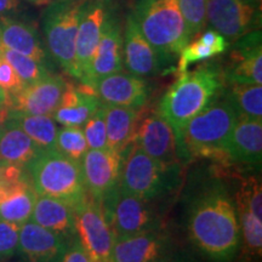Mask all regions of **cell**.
Instances as JSON below:
<instances>
[{
  "label": "cell",
  "mask_w": 262,
  "mask_h": 262,
  "mask_svg": "<svg viewBox=\"0 0 262 262\" xmlns=\"http://www.w3.org/2000/svg\"><path fill=\"white\" fill-rule=\"evenodd\" d=\"M66 248L62 235L27 221L19 227L18 250L29 262H60Z\"/></svg>",
  "instance_id": "obj_21"
},
{
  "label": "cell",
  "mask_w": 262,
  "mask_h": 262,
  "mask_svg": "<svg viewBox=\"0 0 262 262\" xmlns=\"http://www.w3.org/2000/svg\"><path fill=\"white\" fill-rule=\"evenodd\" d=\"M55 149L72 159L81 160L88 148L84 131L80 126H63L57 130Z\"/></svg>",
  "instance_id": "obj_32"
},
{
  "label": "cell",
  "mask_w": 262,
  "mask_h": 262,
  "mask_svg": "<svg viewBox=\"0 0 262 262\" xmlns=\"http://www.w3.org/2000/svg\"><path fill=\"white\" fill-rule=\"evenodd\" d=\"M124 67L123 31L118 18L108 10L104 25L95 51L90 70L89 85L94 89L97 80L122 72Z\"/></svg>",
  "instance_id": "obj_16"
},
{
  "label": "cell",
  "mask_w": 262,
  "mask_h": 262,
  "mask_svg": "<svg viewBox=\"0 0 262 262\" xmlns=\"http://www.w3.org/2000/svg\"><path fill=\"white\" fill-rule=\"evenodd\" d=\"M5 117H6V110H0V133H2L3 126H4Z\"/></svg>",
  "instance_id": "obj_43"
},
{
  "label": "cell",
  "mask_w": 262,
  "mask_h": 262,
  "mask_svg": "<svg viewBox=\"0 0 262 262\" xmlns=\"http://www.w3.org/2000/svg\"><path fill=\"white\" fill-rule=\"evenodd\" d=\"M60 262H95L91 256L81 245L80 241L75 238L71 245L66 248Z\"/></svg>",
  "instance_id": "obj_39"
},
{
  "label": "cell",
  "mask_w": 262,
  "mask_h": 262,
  "mask_svg": "<svg viewBox=\"0 0 262 262\" xmlns=\"http://www.w3.org/2000/svg\"><path fill=\"white\" fill-rule=\"evenodd\" d=\"M0 57L11 64V67L16 71L25 85L35 83V81L44 79L51 74V72L45 66L4 47L2 42H0Z\"/></svg>",
  "instance_id": "obj_30"
},
{
  "label": "cell",
  "mask_w": 262,
  "mask_h": 262,
  "mask_svg": "<svg viewBox=\"0 0 262 262\" xmlns=\"http://www.w3.org/2000/svg\"><path fill=\"white\" fill-rule=\"evenodd\" d=\"M168 238L156 228L130 237L116 239L112 262H165L168 261Z\"/></svg>",
  "instance_id": "obj_18"
},
{
  "label": "cell",
  "mask_w": 262,
  "mask_h": 262,
  "mask_svg": "<svg viewBox=\"0 0 262 262\" xmlns=\"http://www.w3.org/2000/svg\"><path fill=\"white\" fill-rule=\"evenodd\" d=\"M19 0H0V17L11 16L18 11Z\"/></svg>",
  "instance_id": "obj_40"
},
{
  "label": "cell",
  "mask_w": 262,
  "mask_h": 262,
  "mask_svg": "<svg viewBox=\"0 0 262 262\" xmlns=\"http://www.w3.org/2000/svg\"><path fill=\"white\" fill-rule=\"evenodd\" d=\"M134 142L159 163L180 168V150L175 131L158 111L137 120Z\"/></svg>",
  "instance_id": "obj_11"
},
{
  "label": "cell",
  "mask_w": 262,
  "mask_h": 262,
  "mask_svg": "<svg viewBox=\"0 0 262 262\" xmlns=\"http://www.w3.org/2000/svg\"><path fill=\"white\" fill-rule=\"evenodd\" d=\"M206 21L235 41L261 27V0H206Z\"/></svg>",
  "instance_id": "obj_9"
},
{
  "label": "cell",
  "mask_w": 262,
  "mask_h": 262,
  "mask_svg": "<svg viewBox=\"0 0 262 262\" xmlns=\"http://www.w3.org/2000/svg\"><path fill=\"white\" fill-rule=\"evenodd\" d=\"M21 226L0 220V262L14 256L18 249V234Z\"/></svg>",
  "instance_id": "obj_36"
},
{
  "label": "cell",
  "mask_w": 262,
  "mask_h": 262,
  "mask_svg": "<svg viewBox=\"0 0 262 262\" xmlns=\"http://www.w3.org/2000/svg\"><path fill=\"white\" fill-rule=\"evenodd\" d=\"M37 195L34 188L29 187L3 201L0 203V220L12 222L18 226L29 221Z\"/></svg>",
  "instance_id": "obj_29"
},
{
  "label": "cell",
  "mask_w": 262,
  "mask_h": 262,
  "mask_svg": "<svg viewBox=\"0 0 262 262\" xmlns=\"http://www.w3.org/2000/svg\"><path fill=\"white\" fill-rule=\"evenodd\" d=\"M106 120L107 147L122 153L134 141L136 124L139 120V108L114 106L102 103Z\"/></svg>",
  "instance_id": "obj_26"
},
{
  "label": "cell",
  "mask_w": 262,
  "mask_h": 262,
  "mask_svg": "<svg viewBox=\"0 0 262 262\" xmlns=\"http://www.w3.org/2000/svg\"><path fill=\"white\" fill-rule=\"evenodd\" d=\"M226 84H262L261 31L250 32L235 40L224 70Z\"/></svg>",
  "instance_id": "obj_15"
},
{
  "label": "cell",
  "mask_w": 262,
  "mask_h": 262,
  "mask_svg": "<svg viewBox=\"0 0 262 262\" xmlns=\"http://www.w3.org/2000/svg\"><path fill=\"white\" fill-rule=\"evenodd\" d=\"M102 102L89 85L68 84L57 110L52 114L55 122L63 126H83L101 107Z\"/></svg>",
  "instance_id": "obj_23"
},
{
  "label": "cell",
  "mask_w": 262,
  "mask_h": 262,
  "mask_svg": "<svg viewBox=\"0 0 262 262\" xmlns=\"http://www.w3.org/2000/svg\"><path fill=\"white\" fill-rule=\"evenodd\" d=\"M33 187L27 168L0 163V203Z\"/></svg>",
  "instance_id": "obj_31"
},
{
  "label": "cell",
  "mask_w": 262,
  "mask_h": 262,
  "mask_svg": "<svg viewBox=\"0 0 262 262\" xmlns=\"http://www.w3.org/2000/svg\"><path fill=\"white\" fill-rule=\"evenodd\" d=\"M0 42L50 70L52 57L32 24L18 21L11 16L0 17Z\"/></svg>",
  "instance_id": "obj_20"
},
{
  "label": "cell",
  "mask_w": 262,
  "mask_h": 262,
  "mask_svg": "<svg viewBox=\"0 0 262 262\" xmlns=\"http://www.w3.org/2000/svg\"><path fill=\"white\" fill-rule=\"evenodd\" d=\"M123 51L124 63L131 74L143 78L155 75L162 70L163 63L158 54L142 34L133 14L126 18Z\"/></svg>",
  "instance_id": "obj_19"
},
{
  "label": "cell",
  "mask_w": 262,
  "mask_h": 262,
  "mask_svg": "<svg viewBox=\"0 0 262 262\" xmlns=\"http://www.w3.org/2000/svg\"><path fill=\"white\" fill-rule=\"evenodd\" d=\"M88 195L101 203L119 182L120 153L108 148L88 149L80 160Z\"/></svg>",
  "instance_id": "obj_14"
},
{
  "label": "cell",
  "mask_w": 262,
  "mask_h": 262,
  "mask_svg": "<svg viewBox=\"0 0 262 262\" xmlns=\"http://www.w3.org/2000/svg\"><path fill=\"white\" fill-rule=\"evenodd\" d=\"M226 98L233 106L238 117L262 119L261 84H229Z\"/></svg>",
  "instance_id": "obj_28"
},
{
  "label": "cell",
  "mask_w": 262,
  "mask_h": 262,
  "mask_svg": "<svg viewBox=\"0 0 262 262\" xmlns=\"http://www.w3.org/2000/svg\"><path fill=\"white\" fill-rule=\"evenodd\" d=\"M189 241L211 262H233L241 245L234 201L221 183L203 189L189 208Z\"/></svg>",
  "instance_id": "obj_1"
},
{
  "label": "cell",
  "mask_w": 262,
  "mask_h": 262,
  "mask_svg": "<svg viewBox=\"0 0 262 262\" xmlns=\"http://www.w3.org/2000/svg\"><path fill=\"white\" fill-rule=\"evenodd\" d=\"M6 101H8V95L4 90L0 89V110H6Z\"/></svg>",
  "instance_id": "obj_41"
},
{
  "label": "cell",
  "mask_w": 262,
  "mask_h": 262,
  "mask_svg": "<svg viewBox=\"0 0 262 262\" xmlns=\"http://www.w3.org/2000/svg\"><path fill=\"white\" fill-rule=\"evenodd\" d=\"M94 90L102 103L133 108L145 106L149 95L148 85L142 78L123 72L97 80Z\"/></svg>",
  "instance_id": "obj_17"
},
{
  "label": "cell",
  "mask_w": 262,
  "mask_h": 262,
  "mask_svg": "<svg viewBox=\"0 0 262 262\" xmlns=\"http://www.w3.org/2000/svg\"><path fill=\"white\" fill-rule=\"evenodd\" d=\"M262 157V119L239 117L229 137L227 162L257 166Z\"/></svg>",
  "instance_id": "obj_22"
},
{
  "label": "cell",
  "mask_w": 262,
  "mask_h": 262,
  "mask_svg": "<svg viewBox=\"0 0 262 262\" xmlns=\"http://www.w3.org/2000/svg\"><path fill=\"white\" fill-rule=\"evenodd\" d=\"M108 10L106 0H86L83 6L75 41V66L78 80L85 85L90 83L91 62L102 34Z\"/></svg>",
  "instance_id": "obj_12"
},
{
  "label": "cell",
  "mask_w": 262,
  "mask_h": 262,
  "mask_svg": "<svg viewBox=\"0 0 262 262\" xmlns=\"http://www.w3.org/2000/svg\"><path fill=\"white\" fill-rule=\"evenodd\" d=\"M41 150L21 127L5 117L0 133V163L27 168Z\"/></svg>",
  "instance_id": "obj_25"
},
{
  "label": "cell",
  "mask_w": 262,
  "mask_h": 262,
  "mask_svg": "<svg viewBox=\"0 0 262 262\" xmlns=\"http://www.w3.org/2000/svg\"><path fill=\"white\" fill-rule=\"evenodd\" d=\"M199 40H201L203 44L208 45L214 49V50L217 51L219 55L224 54L228 50L229 48V41L226 39L224 35L220 34L217 31H215L214 28L206 29L204 32L199 33Z\"/></svg>",
  "instance_id": "obj_38"
},
{
  "label": "cell",
  "mask_w": 262,
  "mask_h": 262,
  "mask_svg": "<svg viewBox=\"0 0 262 262\" xmlns=\"http://www.w3.org/2000/svg\"><path fill=\"white\" fill-rule=\"evenodd\" d=\"M24 86L25 83L11 64L0 57V89L4 90L6 95H12L18 93Z\"/></svg>",
  "instance_id": "obj_37"
},
{
  "label": "cell",
  "mask_w": 262,
  "mask_h": 262,
  "mask_svg": "<svg viewBox=\"0 0 262 262\" xmlns=\"http://www.w3.org/2000/svg\"><path fill=\"white\" fill-rule=\"evenodd\" d=\"M100 204L116 239L155 228L156 217L150 210L148 201L130 194L119 185L108 192Z\"/></svg>",
  "instance_id": "obj_8"
},
{
  "label": "cell",
  "mask_w": 262,
  "mask_h": 262,
  "mask_svg": "<svg viewBox=\"0 0 262 262\" xmlns=\"http://www.w3.org/2000/svg\"><path fill=\"white\" fill-rule=\"evenodd\" d=\"M84 136L86 140L88 148L101 149L107 147V130L106 120L102 104L98 108L97 112L84 124Z\"/></svg>",
  "instance_id": "obj_35"
},
{
  "label": "cell",
  "mask_w": 262,
  "mask_h": 262,
  "mask_svg": "<svg viewBox=\"0 0 262 262\" xmlns=\"http://www.w3.org/2000/svg\"><path fill=\"white\" fill-rule=\"evenodd\" d=\"M176 170L146 155L133 141L120 153L118 185L130 194L149 202L171 188Z\"/></svg>",
  "instance_id": "obj_7"
},
{
  "label": "cell",
  "mask_w": 262,
  "mask_h": 262,
  "mask_svg": "<svg viewBox=\"0 0 262 262\" xmlns=\"http://www.w3.org/2000/svg\"><path fill=\"white\" fill-rule=\"evenodd\" d=\"M67 81L61 75L50 74L44 79L25 85L18 93L8 95L6 110L52 116L61 102Z\"/></svg>",
  "instance_id": "obj_13"
},
{
  "label": "cell",
  "mask_w": 262,
  "mask_h": 262,
  "mask_svg": "<svg viewBox=\"0 0 262 262\" xmlns=\"http://www.w3.org/2000/svg\"><path fill=\"white\" fill-rule=\"evenodd\" d=\"M6 118L18 125L41 149H54L58 127L52 116H39L6 110Z\"/></svg>",
  "instance_id": "obj_27"
},
{
  "label": "cell",
  "mask_w": 262,
  "mask_h": 262,
  "mask_svg": "<svg viewBox=\"0 0 262 262\" xmlns=\"http://www.w3.org/2000/svg\"><path fill=\"white\" fill-rule=\"evenodd\" d=\"M189 38L195 37L205 27L206 0H178Z\"/></svg>",
  "instance_id": "obj_33"
},
{
  "label": "cell",
  "mask_w": 262,
  "mask_h": 262,
  "mask_svg": "<svg viewBox=\"0 0 262 262\" xmlns=\"http://www.w3.org/2000/svg\"><path fill=\"white\" fill-rule=\"evenodd\" d=\"M133 15L163 66L173 62L191 40L178 0H140Z\"/></svg>",
  "instance_id": "obj_4"
},
{
  "label": "cell",
  "mask_w": 262,
  "mask_h": 262,
  "mask_svg": "<svg viewBox=\"0 0 262 262\" xmlns=\"http://www.w3.org/2000/svg\"><path fill=\"white\" fill-rule=\"evenodd\" d=\"M31 221L55 233L68 237L75 232V208L61 199L37 195Z\"/></svg>",
  "instance_id": "obj_24"
},
{
  "label": "cell",
  "mask_w": 262,
  "mask_h": 262,
  "mask_svg": "<svg viewBox=\"0 0 262 262\" xmlns=\"http://www.w3.org/2000/svg\"><path fill=\"white\" fill-rule=\"evenodd\" d=\"M75 232L95 262H112L116 237L104 217L102 206L91 196L75 209Z\"/></svg>",
  "instance_id": "obj_10"
},
{
  "label": "cell",
  "mask_w": 262,
  "mask_h": 262,
  "mask_svg": "<svg viewBox=\"0 0 262 262\" xmlns=\"http://www.w3.org/2000/svg\"><path fill=\"white\" fill-rule=\"evenodd\" d=\"M225 89L224 70L216 62H205L193 71L178 74L158 106V112L175 131L178 145L189 120L220 98Z\"/></svg>",
  "instance_id": "obj_2"
},
{
  "label": "cell",
  "mask_w": 262,
  "mask_h": 262,
  "mask_svg": "<svg viewBox=\"0 0 262 262\" xmlns=\"http://www.w3.org/2000/svg\"><path fill=\"white\" fill-rule=\"evenodd\" d=\"M86 0H55L42 16L47 49L60 67L78 79L75 66V41L83 6Z\"/></svg>",
  "instance_id": "obj_6"
},
{
  "label": "cell",
  "mask_w": 262,
  "mask_h": 262,
  "mask_svg": "<svg viewBox=\"0 0 262 262\" xmlns=\"http://www.w3.org/2000/svg\"><path fill=\"white\" fill-rule=\"evenodd\" d=\"M27 2L32 3L34 5H48L50 4L52 0H27Z\"/></svg>",
  "instance_id": "obj_42"
},
{
  "label": "cell",
  "mask_w": 262,
  "mask_h": 262,
  "mask_svg": "<svg viewBox=\"0 0 262 262\" xmlns=\"http://www.w3.org/2000/svg\"><path fill=\"white\" fill-rule=\"evenodd\" d=\"M165 262H168V261H165Z\"/></svg>",
  "instance_id": "obj_44"
},
{
  "label": "cell",
  "mask_w": 262,
  "mask_h": 262,
  "mask_svg": "<svg viewBox=\"0 0 262 262\" xmlns=\"http://www.w3.org/2000/svg\"><path fill=\"white\" fill-rule=\"evenodd\" d=\"M219 56L217 51L214 49L203 44L198 38L194 40L188 41L187 45L182 49V51L179 55V64H178V74H181L183 72L188 71L189 66L196 62L208 61L210 58Z\"/></svg>",
  "instance_id": "obj_34"
},
{
  "label": "cell",
  "mask_w": 262,
  "mask_h": 262,
  "mask_svg": "<svg viewBox=\"0 0 262 262\" xmlns=\"http://www.w3.org/2000/svg\"><path fill=\"white\" fill-rule=\"evenodd\" d=\"M238 114L227 98L214 103L187 123L179 141L181 158H215L226 160V148Z\"/></svg>",
  "instance_id": "obj_3"
},
{
  "label": "cell",
  "mask_w": 262,
  "mask_h": 262,
  "mask_svg": "<svg viewBox=\"0 0 262 262\" xmlns=\"http://www.w3.org/2000/svg\"><path fill=\"white\" fill-rule=\"evenodd\" d=\"M27 171L38 195L61 199L75 209L89 196L79 160L57 149H42L28 164Z\"/></svg>",
  "instance_id": "obj_5"
}]
</instances>
